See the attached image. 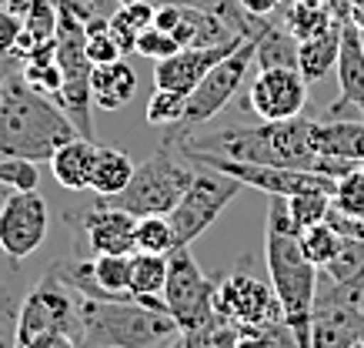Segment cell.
<instances>
[{"label": "cell", "mask_w": 364, "mask_h": 348, "mask_svg": "<svg viewBox=\"0 0 364 348\" xmlns=\"http://www.w3.org/2000/svg\"><path fill=\"white\" fill-rule=\"evenodd\" d=\"M311 121L308 114L301 117H287V121H261L251 127H224L218 135L188 141L200 151H214V154L234 157V161H251V164H274V168H294V171H314L324 178H341L348 174L351 161L341 157H321L311 147ZM181 144V141H177Z\"/></svg>", "instance_id": "cell-1"}, {"label": "cell", "mask_w": 364, "mask_h": 348, "mask_svg": "<svg viewBox=\"0 0 364 348\" xmlns=\"http://www.w3.org/2000/svg\"><path fill=\"white\" fill-rule=\"evenodd\" d=\"M264 261L284 322L298 348H311V308L318 298V268L304 258L287 201L271 194L264 218Z\"/></svg>", "instance_id": "cell-2"}, {"label": "cell", "mask_w": 364, "mask_h": 348, "mask_svg": "<svg viewBox=\"0 0 364 348\" xmlns=\"http://www.w3.org/2000/svg\"><path fill=\"white\" fill-rule=\"evenodd\" d=\"M80 137L54 97L37 90L14 74L0 90V157H27V161H50L57 147Z\"/></svg>", "instance_id": "cell-3"}, {"label": "cell", "mask_w": 364, "mask_h": 348, "mask_svg": "<svg viewBox=\"0 0 364 348\" xmlns=\"http://www.w3.org/2000/svg\"><path fill=\"white\" fill-rule=\"evenodd\" d=\"M181 328L141 302H94L80 295L77 348H164Z\"/></svg>", "instance_id": "cell-4"}, {"label": "cell", "mask_w": 364, "mask_h": 348, "mask_svg": "<svg viewBox=\"0 0 364 348\" xmlns=\"http://www.w3.org/2000/svg\"><path fill=\"white\" fill-rule=\"evenodd\" d=\"M194 171L198 168H191L188 157L181 154L177 144H161L144 164H137L131 184L121 194L100 198V201L114 204V208H124L134 218H144V214H171L177 208V201L184 198V191L191 188Z\"/></svg>", "instance_id": "cell-5"}, {"label": "cell", "mask_w": 364, "mask_h": 348, "mask_svg": "<svg viewBox=\"0 0 364 348\" xmlns=\"http://www.w3.org/2000/svg\"><path fill=\"white\" fill-rule=\"evenodd\" d=\"M254 60H257V41L247 37V41H244L231 57H224L218 68H210L208 78L200 80L198 88L188 94V111H184V121L171 127V137H167L164 144H177V141H184L198 124L218 117V114L228 107V101L241 90L244 80H247V70H251Z\"/></svg>", "instance_id": "cell-6"}, {"label": "cell", "mask_w": 364, "mask_h": 348, "mask_svg": "<svg viewBox=\"0 0 364 348\" xmlns=\"http://www.w3.org/2000/svg\"><path fill=\"white\" fill-rule=\"evenodd\" d=\"M214 288H218V278H208L200 271V265L191 255V248L171 251L164 305L181 332H208L218 322V315H214Z\"/></svg>", "instance_id": "cell-7"}, {"label": "cell", "mask_w": 364, "mask_h": 348, "mask_svg": "<svg viewBox=\"0 0 364 348\" xmlns=\"http://www.w3.org/2000/svg\"><path fill=\"white\" fill-rule=\"evenodd\" d=\"M241 188L244 184L237 178H231V174L210 168V164H198L191 188L184 191V198L177 201L174 211L167 214L171 225H174L177 245L191 248V241H198V238L221 218V211L241 194Z\"/></svg>", "instance_id": "cell-8"}, {"label": "cell", "mask_w": 364, "mask_h": 348, "mask_svg": "<svg viewBox=\"0 0 364 348\" xmlns=\"http://www.w3.org/2000/svg\"><path fill=\"white\" fill-rule=\"evenodd\" d=\"M47 332H67L77 342L80 332V295L70 292L64 281H57L50 271H41L33 288L23 298L21 308V325H17V338L21 348L33 338L47 335Z\"/></svg>", "instance_id": "cell-9"}, {"label": "cell", "mask_w": 364, "mask_h": 348, "mask_svg": "<svg viewBox=\"0 0 364 348\" xmlns=\"http://www.w3.org/2000/svg\"><path fill=\"white\" fill-rule=\"evenodd\" d=\"M214 315L234 328L284 322V312H281V302H277L271 281L254 278L251 271H244L241 265L218 278V288H214Z\"/></svg>", "instance_id": "cell-10"}, {"label": "cell", "mask_w": 364, "mask_h": 348, "mask_svg": "<svg viewBox=\"0 0 364 348\" xmlns=\"http://www.w3.org/2000/svg\"><path fill=\"white\" fill-rule=\"evenodd\" d=\"M364 278L331 281L311 308V348H354L361 338Z\"/></svg>", "instance_id": "cell-11"}, {"label": "cell", "mask_w": 364, "mask_h": 348, "mask_svg": "<svg viewBox=\"0 0 364 348\" xmlns=\"http://www.w3.org/2000/svg\"><path fill=\"white\" fill-rule=\"evenodd\" d=\"M50 208L41 191H11L0 204V248L27 261L47 241Z\"/></svg>", "instance_id": "cell-12"}, {"label": "cell", "mask_w": 364, "mask_h": 348, "mask_svg": "<svg viewBox=\"0 0 364 348\" xmlns=\"http://www.w3.org/2000/svg\"><path fill=\"white\" fill-rule=\"evenodd\" d=\"M247 111L261 121H287L308 111V80L298 68H261L247 88Z\"/></svg>", "instance_id": "cell-13"}, {"label": "cell", "mask_w": 364, "mask_h": 348, "mask_svg": "<svg viewBox=\"0 0 364 348\" xmlns=\"http://www.w3.org/2000/svg\"><path fill=\"white\" fill-rule=\"evenodd\" d=\"M247 37L237 34L228 44H214V47H181L177 54L164 57L154 64V84L161 90H177V94H191L200 80L208 78L210 68H218L224 57H231Z\"/></svg>", "instance_id": "cell-14"}, {"label": "cell", "mask_w": 364, "mask_h": 348, "mask_svg": "<svg viewBox=\"0 0 364 348\" xmlns=\"http://www.w3.org/2000/svg\"><path fill=\"white\" fill-rule=\"evenodd\" d=\"M154 23L167 34H174L181 47H214L237 37V31L228 21H221L218 14L200 11V7H184V4H157Z\"/></svg>", "instance_id": "cell-15"}, {"label": "cell", "mask_w": 364, "mask_h": 348, "mask_svg": "<svg viewBox=\"0 0 364 348\" xmlns=\"http://www.w3.org/2000/svg\"><path fill=\"white\" fill-rule=\"evenodd\" d=\"M338 101L328 104L324 117L334 121H351L361 117L364 121V47H361V31L351 21L341 23V54H338Z\"/></svg>", "instance_id": "cell-16"}, {"label": "cell", "mask_w": 364, "mask_h": 348, "mask_svg": "<svg viewBox=\"0 0 364 348\" xmlns=\"http://www.w3.org/2000/svg\"><path fill=\"white\" fill-rule=\"evenodd\" d=\"M74 221L84 228L94 255H134L137 251V241H134L137 218L131 211H124V208L100 201L94 208H87V211L74 214Z\"/></svg>", "instance_id": "cell-17"}, {"label": "cell", "mask_w": 364, "mask_h": 348, "mask_svg": "<svg viewBox=\"0 0 364 348\" xmlns=\"http://www.w3.org/2000/svg\"><path fill=\"white\" fill-rule=\"evenodd\" d=\"M33 281L27 275L21 258H11L0 248V348H21L17 338V325H21V308L27 292L33 288Z\"/></svg>", "instance_id": "cell-18"}, {"label": "cell", "mask_w": 364, "mask_h": 348, "mask_svg": "<svg viewBox=\"0 0 364 348\" xmlns=\"http://www.w3.org/2000/svg\"><path fill=\"white\" fill-rule=\"evenodd\" d=\"M311 147L321 157H341L351 164H364V121H334V117H321L311 121Z\"/></svg>", "instance_id": "cell-19"}, {"label": "cell", "mask_w": 364, "mask_h": 348, "mask_svg": "<svg viewBox=\"0 0 364 348\" xmlns=\"http://www.w3.org/2000/svg\"><path fill=\"white\" fill-rule=\"evenodd\" d=\"M97 154L100 144H94V137H74L64 147H57L50 157V171H54L57 184L67 191H90Z\"/></svg>", "instance_id": "cell-20"}, {"label": "cell", "mask_w": 364, "mask_h": 348, "mask_svg": "<svg viewBox=\"0 0 364 348\" xmlns=\"http://www.w3.org/2000/svg\"><path fill=\"white\" fill-rule=\"evenodd\" d=\"M90 94H94V107L100 111H124L137 94V74L124 57L114 64H100L90 74Z\"/></svg>", "instance_id": "cell-21"}, {"label": "cell", "mask_w": 364, "mask_h": 348, "mask_svg": "<svg viewBox=\"0 0 364 348\" xmlns=\"http://www.w3.org/2000/svg\"><path fill=\"white\" fill-rule=\"evenodd\" d=\"M171 255H154V251H134L131 255V295L134 302L147 305L154 312H167L164 285Z\"/></svg>", "instance_id": "cell-22"}, {"label": "cell", "mask_w": 364, "mask_h": 348, "mask_svg": "<svg viewBox=\"0 0 364 348\" xmlns=\"http://www.w3.org/2000/svg\"><path fill=\"white\" fill-rule=\"evenodd\" d=\"M341 23L338 21L331 31L311 37V41H301L298 44V70L304 74L308 84H318L338 68V54H341Z\"/></svg>", "instance_id": "cell-23"}, {"label": "cell", "mask_w": 364, "mask_h": 348, "mask_svg": "<svg viewBox=\"0 0 364 348\" xmlns=\"http://www.w3.org/2000/svg\"><path fill=\"white\" fill-rule=\"evenodd\" d=\"M154 14H157L154 0H124V4H117V11H114L111 21H107V31H111L114 41L121 44L124 54H134V51H137V37L154 23Z\"/></svg>", "instance_id": "cell-24"}, {"label": "cell", "mask_w": 364, "mask_h": 348, "mask_svg": "<svg viewBox=\"0 0 364 348\" xmlns=\"http://www.w3.org/2000/svg\"><path fill=\"white\" fill-rule=\"evenodd\" d=\"M134 171V157L127 151H117V147H100L97 154V168H94V181H90V191L97 198H114L121 194L127 184H131Z\"/></svg>", "instance_id": "cell-25"}, {"label": "cell", "mask_w": 364, "mask_h": 348, "mask_svg": "<svg viewBox=\"0 0 364 348\" xmlns=\"http://www.w3.org/2000/svg\"><path fill=\"white\" fill-rule=\"evenodd\" d=\"M338 21H341V17H334L328 0H294L291 11H287L284 31L301 44V41H311V37L331 31Z\"/></svg>", "instance_id": "cell-26"}, {"label": "cell", "mask_w": 364, "mask_h": 348, "mask_svg": "<svg viewBox=\"0 0 364 348\" xmlns=\"http://www.w3.org/2000/svg\"><path fill=\"white\" fill-rule=\"evenodd\" d=\"M47 271L57 281H64L70 292L94 298V302H107V295L100 292L97 278H94V258H80V255H60V258L47 261Z\"/></svg>", "instance_id": "cell-27"}, {"label": "cell", "mask_w": 364, "mask_h": 348, "mask_svg": "<svg viewBox=\"0 0 364 348\" xmlns=\"http://www.w3.org/2000/svg\"><path fill=\"white\" fill-rule=\"evenodd\" d=\"M94 278L107 302H134L131 295V255H94Z\"/></svg>", "instance_id": "cell-28"}, {"label": "cell", "mask_w": 364, "mask_h": 348, "mask_svg": "<svg viewBox=\"0 0 364 348\" xmlns=\"http://www.w3.org/2000/svg\"><path fill=\"white\" fill-rule=\"evenodd\" d=\"M254 41H257V68H298V41L277 23H267Z\"/></svg>", "instance_id": "cell-29"}, {"label": "cell", "mask_w": 364, "mask_h": 348, "mask_svg": "<svg viewBox=\"0 0 364 348\" xmlns=\"http://www.w3.org/2000/svg\"><path fill=\"white\" fill-rule=\"evenodd\" d=\"M134 241H137V251H154V255H171V251L181 248L167 214H144V218H137Z\"/></svg>", "instance_id": "cell-30"}, {"label": "cell", "mask_w": 364, "mask_h": 348, "mask_svg": "<svg viewBox=\"0 0 364 348\" xmlns=\"http://www.w3.org/2000/svg\"><path fill=\"white\" fill-rule=\"evenodd\" d=\"M298 241H301L304 258H308L318 271L328 268L331 258L338 255V248H341V235H338V228L328 225V221H321V225H311V228H304V231H298Z\"/></svg>", "instance_id": "cell-31"}, {"label": "cell", "mask_w": 364, "mask_h": 348, "mask_svg": "<svg viewBox=\"0 0 364 348\" xmlns=\"http://www.w3.org/2000/svg\"><path fill=\"white\" fill-rule=\"evenodd\" d=\"M157 4H184V7L210 11V14H218L221 21L231 23L237 34H247V37H257L267 27L264 17H247V14L241 11V4H237V0H157Z\"/></svg>", "instance_id": "cell-32"}, {"label": "cell", "mask_w": 364, "mask_h": 348, "mask_svg": "<svg viewBox=\"0 0 364 348\" xmlns=\"http://www.w3.org/2000/svg\"><path fill=\"white\" fill-rule=\"evenodd\" d=\"M331 208L341 211L344 218H364V168L361 164L334 181Z\"/></svg>", "instance_id": "cell-33"}, {"label": "cell", "mask_w": 364, "mask_h": 348, "mask_svg": "<svg viewBox=\"0 0 364 348\" xmlns=\"http://www.w3.org/2000/svg\"><path fill=\"white\" fill-rule=\"evenodd\" d=\"M324 275L331 281H354L364 278V241L351 235H341V248L331 258V265L324 268Z\"/></svg>", "instance_id": "cell-34"}, {"label": "cell", "mask_w": 364, "mask_h": 348, "mask_svg": "<svg viewBox=\"0 0 364 348\" xmlns=\"http://www.w3.org/2000/svg\"><path fill=\"white\" fill-rule=\"evenodd\" d=\"M21 78L27 80L37 94L57 97V90H60V84H64V70H60V64H57V54H50V57H33V60H23Z\"/></svg>", "instance_id": "cell-35"}, {"label": "cell", "mask_w": 364, "mask_h": 348, "mask_svg": "<svg viewBox=\"0 0 364 348\" xmlns=\"http://www.w3.org/2000/svg\"><path fill=\"white\" fill-rule=\"evenodd\" d=\"M284 201H287V211H291V221H294L298 231L328 221V211H331V194H324V191L294 194V198H284Z\"/></svg>", "instance_id": "cell-36"}, {"label": "cell", "mask_w": 364, "mask_h": 348, "mask_svg": "<svg viewBox=\"0 0 364 348\" xmlns=\"http://www.w3.org/2000/svg\"><path fill=\"white\" fill-rule=\"evenodd\" d=\"M84 47H87V57H90L94 68H100V64H114V60H121L124 57L121 44H117L114 34L107 31V21L84 23Z\"/></svg>", "instance_id": "cell-37"}, {"label": "cell", "mask_w": 364, "mask_h": 348, "mask_svg": "<svg viewBox=\"0 0 364 348\" xmlns=\"http://www.w3.org/2000/svg\"><path fill=\"white\" fill-rule=\"evenodd\" d=\"M188 111V94H177V90H154V97L147 101V121L154 127H174L184 121Z\"/></svg>", "instance_id": "cell-38"}, {"label": "cell", "mask_w": 364, "mask_h": 348, "mask_svg": "<svg viewBox=\"0 0 364 348\" xmlns=\"http://www.w3.org/2000/svg\"><path fill=\"white\" fill-rule=\"evenodd\" d=\"M237 348H298V342H294V335H291V328L284 322H274V325L241 328Z\"/></svg>", "instance_id": "cell-39"}, {"label": "cell", "mask_w": 364, "mask_h": 348, "mask_svg": "<svg viewBox=\"0 0 364 348\" xmlns=\"http://www.w3.org/2000/svg\"><path fill=\"white\" fill-rule=\"evenodd\" d=\"M0 184L11 188V191H37V184H41L37 161H27V157H0Z\"/></svg>", "instance_id": "cell-40"}, {"label": "cell", "mask_w": 364, "mask_h": 348, "mask_svg": "<svg viewBox=\"0 0 364 348\" xmlns=\"http://www.w3.org/2000/svg\"><path fill=\"white\" fill-rule=\"evenodd\" d=\"M177 51H181V44L174 41V34H167V31H161L157 23H151V27L137 37V51H134V54L151 57V60L157 64V60H164V57L177 54Z\"/></svg>", "instance_id": "cell-41"}, {"label": "cell", "mask_w": 364, "mask_h": 348, "mask_svg": "<svg viewBox=\"0 0 364 348\" xmlns=\"http://www.w3.org/2000/svg\"><path fill=\"white\" fill-rule=\"evenodd\" d=\"M57 4L74 11L84 23H90V21H111V14L117 11L121 0H57Z\"/></svg>", "instance_id": "cell-42"}, {"label": "cell", "mask_w": 364, "mask_h": 348, "mask_svg": "<svg viewBox=\"0 0 364 348\" xmlns=\"http://www.w3.org/2000/svg\"><path fill=\"white\" fill-rule=\"evenodd\" d=\"M21 34H23V21L17 17V14L7 11V7H0V57L17 51Z\"/></svg>", "instance_id": "cell-43"}, {"label": "cell", "mask_w": 364, "mask_h": 348, "mask_svg": "<svg viewBox=\"0 0 364 348\" xmlns=\"http://www.w3.org/2000/svg\"><path fill=\"white\" fill-rule=\"evenodd\" d=\"M237 335H241V328H234L218 318V322L204 332V345L208 348H237Z\"/></svg>", "instance_id": "cell-44"}, {"label": "cell", "mask_w": 364, "mask_h": 348, "mask_svg": "<svg viewBox=\"0 0 364 348\" xmlns=\"http://www.w3.org/2000/svg\"><path fill=\"white\" fill-rule=\"evenodd\" d=\"M23 348H77V342L67 335V332H47V335L27 342Z\"/></svg>", "instance_id": "cell-45"}, {"label": "cell", "mask_w": 364, "mask_h": 348, "mask_svg": "<svg viewBox=\"0 0 364 348\" xmlns=\"http://www.w3.org/2000/svg\"><path fill=\"white\" fill-rule=\"evenodd\" d=\"M237 4H241V11L247 17H271L284 0H237Z\"/></svg>", "instance_id": "cell-46"}, {"label": "cell", "mask_w": 364, "mask_h": 348, "mask_svg": "<svg viewBox=\"0 0 364 348\" xmlns=\"http://www.w3.org/2000/svg\"><path fill=\"white\" fill-rule=\"evenodd\" d=\"M164 348H208V345H204V332H177Z\"/></svg>", "instance_id": "cell-47"}, {"label": "cell", "mask_w": 364, "mask_h": 348, "mask_svg": "<svg viewBox=\"0 0 364 348\" xmlns=\"http://www.w3.org/2000/svg\"><path fill=\"white\" fill-rule=\"evenodd\" d=\"M31 4L33 0H0V7H7L11 14H17V17H27V11H31Z\"/></svg>", "instance_id": "cell-48"}, {"label": "cell", "mask_w": 364, "mask_h": 348, "mask_svg": "<svg viewBox=\"0 0 364 348\" xmlns=\"http://www.w3.org/2000/svg\"><path fill=\"white\" fill-rule=\"evenodd\" d=\"M358 345H364V318H361V338H358Z\"/></svg>", "instance_id": "cell-49"}, {"label": "cell", "mask_w": 364, "mask_h": 348, "mask_svg": "<svg viewBox=\"0 0 364 348\" xmlns=\"http://www.w3.org/2000/svg\"><path fill=\"white\" fill-rule=\"evenodd\" d=\"M361 47H364V31H361Z\"/></svg>", "instance_id": "cell-50"}, {"label": "cell", "mask_w": 364, "mask_h": 348, "mask_svg": "<svg viewBox=\"0 0 364 348\" xmlns=\"http://www.w3.org/2000/svg\"><path fill=\"white\" fill-rule=\"evenodd\" d=\"M354 348H364V345H354Z\"/></svg>", "instance_id": "cell-51"}, {"label": "cell", "mask_w": 364, "mask_h": 348, "mask_svg": "<svg viewBox=\"0 0 364 348\" xmlns=\"http://www.w3.org/2000/svg\"><path fill=\"white\" fill-rule=\"evenodd\" d=\"M54 4H57V0H54Z\"/></svg>", "instance_id": "cell-52"}, {"label": "cell", "mask_w": 364, "mask_h": 348, "mask_svg": "<svg viewBox=\"0 0 364 348\" xmlns=\"http://www.w3.org/2000/svg\"><path fill=\"white\" fill-rule=\"evenodd\" d=\"M121 4H124V0H121Z\"/></svg>", "instance_id": "cell-53"}]
</instances>
